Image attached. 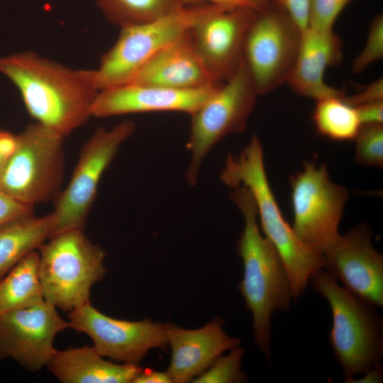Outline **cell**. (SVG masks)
<instances>
[{
  "instance_id": "6da1fadb",
  "label": "cell",
  "mask_w": 383,
  "mask_h": 383,
  "mask_svg": "<svg viewBox=\"0 0 383 383\" xmlns=\"http://www.w3.org/2000/svg\"><path fill=\"white\" fill-rule=\"evenodd\" d=\"M0 73L18 89L35 122L64 137L91 116L99 91L95 70L72 69L24 51L0 57Z\"/></svg>"
},
{
  "instance_id": "7a4b0ae2",
  "label": "cell",
  "mask_w": 383,
  "mask_h": 383,
  "mask_svg": "<svg viewBox=\"0 0 383 383\" xmlns=\"http://www.w3.org/2000/svg\"><path fill=\"white\" fill-rule=\"evenodd\" d=\"M232 189L231 198L244 220L237 247L243 266L239 290L252 315L255 341L270 359L271 318L275 311L290 309L294 300L291 284L279 254L260 232L250 192L243 186Z\"/></svg>"
},
{
  "instance_id": "3957f363",
  "label": "cell",
  "mask_w": 383,
  "mask_h": 383,
  "mask_svg": "<svg viewBox=\"0 0 383 383\" xmlns=\"http://www.w3.org/2000/svg\"><path fill=\"white\" fill-rule=\"evenodd\" d=\"M228 187L243 186L250 192L262 234L272 243L286 267L294 300L299 297L316 271L323 253L304 243L285 220L266 173L263 150L256 135L238 155H228L220 174Z\"/></svg>"
},
{
  "instance_id": "277c9868",
  "label": "cell",
  "mask_w": 383,
  "mask_h": 383,
  "mask_svg": "<svg viewBox=\"0 0 383 383\" xmlns=\"http://www.w3.org/2000/svg\"><path fill=\"white\" fill-rule=\"evenodd\" d=\"M309 282L331 308L329 343L341 367L344 382H352L355 375L381 365L382 318L376 307L340 286L323 269L313 273Z\"/></svg>"
},
{
  "instance_id": "5b68a950",
  "label": "cell",
  "mask_w": 383,
  "mask_h": 383,
  "mask_svg": "<svg viewBox=\"0 0 383 383\" xmlns=\"http://www.w3.org/2000/svg\"><path fill=\"white\" fill-rule=\"evenodd\" d=\"M38 253L43 298L65 311L89 302L91 287L106 272L104 252L82 229L51 237L39 248Z\"/></svg>"
},
{
  "instance_id": "8992f818",
  "label": "cell",
  "mask_w": 383,
  "mask_h": 383,
  "mask_svg": "<svg viewBox=\"0 0 383 383\" xmlns=\"http://www.w3.org/2000/svg\"><path fill=\"white\" fill-rule=\"evenodd\" d=\"M64 136L37 122L16 135V145L0 174V190L33 207L47 200L62 179Z\"/></svg>"
},
{
  "instance_id": "52a82bcc",
  "label": "cell",
  "mask_w": 383,
  "mask_h": 383,
  "mask_svg": "<svg viewBox=\"0 0 383 383\" xmlns=\"http://www.w3.org/2000/svg\"><path fill=\"white\" fill-rule=\"evenodd\" d=\"M258 95L242 60L236 72L190 114L186 145L191 157L186 180L190 185L196 184L201 165L213 146L226 136L245 129Z\"/></svg>"
},
{
  "instance_id": "ba28073f",
  "label": "cell",
  "mask_w": 383,
  "mask_h": 383,
  "mask_svg": "<svg viewBox=\"0 0 383 383\" xmlns=\"http://www.w3.org/2000/svg\"><path fill=\"white\" fill-rule=\"evenodd\" d=\"M301 33L287 13L271 3L255 10L245 33L242 60L259 95L287 82Z\"/></svg>"
},
{
  "instance_id": "9c48e42d",
  "label": "cell",
  "mask_w": 383,
  "mask_h": 383,
  "mask_svg": "<svg viewBox=\"0 0 383 383\" xmlns=\"http://www.w3.org/2000/svg\"><path fill=\"white\" fill-rule=\"evenodd\" d=\"M202 9L203 4L186 5L150 22L121 28L95 70L99 91L128 83L153 55L187 33Z\"/></svg>"
},
{
  "instance_id": "30bf717a",
  "label": "cell",
  "mask_w": 383,
  "mask_h": 383,
  "mask_svg": "<svg viewBox=\"0 0 383 383\" xmlns=\"http://www.w3.org/2000/svg\"><path fill=\"white\" fill-rule=\"evenodd\" d=\"M292 228L308 246L321 251L339 236L348 189L330 178L326 165L306 162L290 178Z\"/></svg>"
},
{
  "instance_id": "8fae6325",
  "label": "cell",
  "mask_w": 383,
  "mask_h": 383,
  "mask_svg": "<svg viewBox=\"0 0 383 383\" xmlns=\"http://www.w3.org/2000/svg\"><path fill=\"white\" fill-rule=\"evenodd\" d=\"M135 128L134 122L124 121L110 129L98 128L86 142L72 178L51 213L52 236L70 230H82L103 174Z\"/></svg>"
},
{
  "instance_id": "7c38bea8",
  "label": "cell",
  "mask_w": 383,
  "mask_h": 383,
  "mask_svg": "<svg viewBox=\"0 0 383 383\" xmlns=\"http://www.w3.org/2000/svg\"><path fill=\"white\" fill-rule=\"evenodd\" d=\"M68 322L70 328L91 339L101 356L118 363L138 365L150 350L168 345L169 323L148 318L138 321L114 318L98 311L90 301L71 311Z\"/></svg>"
},
{
  "instance_id": "4fadbf2b",
  "label": "cell",
  "mask_w": 383,
  "mask_h": 383,
  "mask_svg": "<svg viewBox=\"0 0 383 383\" xmlns=\"http://www.w3.org/2000/svg\"><path fill=\"white\" fill-rule=\"evenodd\" d=\"M255 11L204 3L189 27L187 33L191 43L216 82L227 81L240 66L245 33Z\"/></svg>"
},
{
  "instance_id": "5bb4252c",
  "label": "cell",
  "mask_w": 383,
  "mask_h": 383,
  "mask_svg": "<svg viewBox=\"0 0 383 383\" xmlns=\"http://www.w3.org/2000/svg\"><path fill=\"white\" fill-rule=\"evenodd\" d=\"M67 328L69 322L45 301L0 313V359H11L26 370L39 371L56 350L55 338Z\"/></svg>"
},
{
  "instance_id": "9a60e30c",
  "label": "cell",
  "mask_w": 383,
  "mask_h": 383,
  "mask_svg": "<svg viewBox=\"0 0 383 383\" xmlns=\"http://www.w3.org/2000/svg\"><path fill=\"white\" fill-rule=\"evenodd\" d=\"M365 223L353 227L323 251V269L343 287L374 306H383V255Z\"/></svg>"
},
{
  "instance_id": "2e32d148",
  "label": "cell",
  "mask_w": 383,
  "mask_h": 383,
  "mask_svg": "<svg viewBox=\"0 0 383 383\" xmlns=\"http://www.w3.org/2000/svg\"><path fill=\"white\" fill-rule=\"evenodd\" d=\"M221 84L199 89L177 90L126 83L100 90L91 106V116L104 118L157 111H179L190 115Z\"/></svg>"
},
{
  "instance_id": "e0dca14e",
  "label": "cell",
  "mask_w": 383,
  "mask_h": 383,
  "mask_svg": "<svg viewBox=\"0 0 383 383\" xmlns=\"http://www.w3.org/2000/svg\"><path fill=\"white\" fill-rule=\"evenodd\" d=\"M223 324L220 318L197 329L169 323L168 345L172 355L167 371L173 382H192L224 352L240 344L239 338L224 331Z\"/></svg>"
},
{
  "instance_id": "ac0fdd59",
  "label": "cell",
  "mask_w": 383,
  "mask_h": 383,
  "mask_svg": "<svg viewBox=\"0 0 383 383\" xmlns=\"http://www.w3.org/2000/svg\"><path fill=\"white\" fill-rule=\"evenodd\" d=\"M128 83L192 90L223 82H216L211 76L194 49L187 32L182 38L148 60Z\"/></svg>"
},
{
  "instance_id": "d6986e66",
  "label": "cell",
  "mask_w": 383,
  "mask_h": 383,
  "mask_svg": "<svg viewBox=\"0 0 383 383\" xmlns=\"http://www.w3.org/2000/svg\"><path fill=\"white\" fill-rule=\"evenodd\" d=\"M342 56V43L333 30L307 28L302 31L297 55L287 82L296 94L316 101L343 94L341 90L324 81L327 68L339 64Z\"/></svg>"
},
{
  "instance_id": "ffe728a7",
  "label": "cell",
  "mask_w": 383,
  "mask_h": 383,
  "mask_svg": "<svg viewBox=\"0 0 383 383\" xmlns=\"http://www.w3.org/2000/svg\"><path fill=\"white\" fill-rule=\"evenodd\" d=\"M46 367L63 383H131L143 368L105 360L92 346L55 350Z\"/></svg>"
},
{
  "instance_id": "44dd1931",
  "label": "cell",
  "mask_w": 383,
  "mask_h": 383,
  "mask_svg": "<svg viewBox=\"0 0 383 383\" xmlns=\"http://www.w3.org/2000/svg\"><path fill=\"white\" fill-rule=\"evenodd\" d=\"M51 213H33L13 218L0 226V280L22 259L38 250L52 236Z\"/></svg>"
},
{
  "instance_id": "7402d4cb",
  "label": "cell",
  "mask_w": 383,
  "mask_h": 383,
  "mask_svg": "<svg viewBox=\"0 0 383 383\" xmlns=\"http://www.w3.org/2000/svg\"><path fill=\"white\" fill-rule=\"evenodd\" d=\"M44 301L39 278V253L35 250L0 280V313Z\"/></svg>"
},
{
  "instance_id": "603a6c76",
  "label": "cell",
  "mask_w": 383,
  "mask_h": 383,
  "mask_svg": "<svg viewBox=\"0 0 383 383\" xmlns=\"http://www.w3.org/2000/svg\"><path fill=\"white\" fill-rule=\"evenodd\" d=\"M312 118L318 133L335 141L353 140L361 127L356 108L344 94L317 100Z\"/></svg>"
},
{
  "instance_id": "cb8c5ba5",
  "label": "cell",
  "mask_w": 383,
  "mask_h": 383,
  "mask_svg": "<svg viewBox=\"0 0 383 383\" xmlns=\"http://www.w3.org/2000/svg\"><path fill=\"white\" fill-rule=\"evenodd\" d=\"M94 1L105 17L121 28L150 22L184 6L179 0Z\"/></svg>"
},
{
  "instance_id": "d4e9b609",
  "label": "cell",
  "mask_w": 383,
  "mask_h": 383,
  "mask_svg": "<svg viewBox=\"0 0 383 383\" xmlns=\"http://www.w3.org/2000/svg\"><path fill=\"white\" fill-rule=\"evenodd\" d=\"M244 350L237 345L226 355L218 357L201 374L192 382L195 383H236L247 382L241 370Z\"/></svg>"
},
{
  "instance_id": "484cf974",
  "label": "cell",
  "mask_w": 383,
  "mask_h": 383,
  "mask_svg": "<svg viewBox=\"0 0 383 383\" xmlns=\"http://www.w3.org/2000/svg\"><path fill=\"white\" fill-rule=\"evenodd\" d=\"M355 160L358 165L382 168L383 125L361 126L355 138Z\"/></svg>"
},
{
  "instance_id": "4316f807",
  "label": "cell",
  "mask_w": 383,
  "mask_h": 383,
  "mask_svg": "<svg viewBox=\"0 0 383 383\" xmlns=\"http://www.w3.org/2000/svg\"><path fill=\"white\" fill-rule=\"evenodd\" d=\"M351 1L309 0L307 28L322 31L333 30L335 21Z\"/></svg>"
},
{
  "instance_id": "83f0119b",
  "label": "cell",
  "mask_w": 383,
  "mask_h": 383,
  "mask_svg": "<svg viewBox=\"0 0 383 383\" xmlns=\"http://www.w3.org/2000/svg\"><path fill=\"white\" fill-rule=\"evenodd\" d=\"M383 57V16L377 15L372 20L366 43L353 63V71L362 72Z\"/></svg>"
},
{
  "instance_id": "f1b7e54d",
  "label": "cell",
  "mask_w": 383,
  "mask_h": 383,
  "mask_svg": "<svg viewBox=\"0 0 383 383\" xmlns=\"http://www.w3.org/2000/svg\"><path fill=\"white\" fill-rule=\"evenodd\" d=\"M287 13L303 31L308 27L309 0H268Z\"/></svg>"
},
{
  "instance_id": "f546056e",
  "label": "cell",
  "mask_w": 383,
  "mask_h": 383,
  "mask_svg": "<svg viewBox=\"0 0 383 383\" xmlns=\"http://www.w3.org/2000/svg\"><path fill=\"white\" fill-rule=\"evenodd\" d=\"M30 213H33V207L18 201L0 190V226Z\"/></svg>"
},
{
  "instance_id": "4dcf8cb0",
  "label": "cell",
  "mask_w": 383,
  "mask_h": 383,
  "mask_svg": "<svg viewBox=\"0 0 383 383\" xmlns=\"http://www.w3.org/2000/svg\"><path fill=\"white\" fill-rule=\"evenodd\" d=\"M345 100L352 106L356 107L360 105L383 101V81L379 79L363 88L358 93L345 97Z\"/></svg>"
},
{
  "instance_id": "1f68e13d",
  "label": "cell",
  "mask_w": 383,
  "mask_h": 383,
  "mask_svg": "<svg viewBox=\"0 0 383 383\" xmlns=\"http://www.w3.org/2000/svg\"><path fill=\"white\" fill-rule=\"evenodd\" d=\"M355 108L361 126L383 123V101L366 104Z\"/></svg>"
},
{
  "instance_id": "d6a6232c",
  "label": "cell",
  "mask_w": 383,
  "mask_h": 383,
  "mask_svg": "<svg viewBox=\"0 0 383 383\" xmlns=\"http://www.w3.org/2000/svg\"><path fill=\"white\" fill-rule=\"evenodd\" d=\"M184 6L195 3H207L226 8L243 7L254 10L269 2L268 0H179Z\"/></svg>"
},
{
  "instance_id": "836d02e7",
  "label": "cell",
  "mask_w": 383,
  "mask_h": 383,
  "mask_svg": "<svg viewBox=\"0 0 383 383\" xmlns=\"http://www.w3.org/2000/svg\"><path fill=\"white\" fill-rule=\"evenodd\" d=\"M16 145V135L0 130V174Z\"/></svg>"
},
{
  "instance_id": "e575fe53",
  "label": "cell",
  "mask_w": 383,
  "mask_h": 383,
  "mask_svg": "<svg viewBox=\"0 0 383 383\" xmlns=\"http://www.w3.org/2000/svg\"><path fill=\"white\" fill-rule=\"evenodd\" d=\"M172 379L167 372L144 370L137 375L133 383H172Z\"/></svg>"
},
{
  "instance_id": "d590c367",
  "label": "cell",
  "mask_w": 383,
  "mask_h": 383,
  "mask_svg": "<svg viewBox=\"0 0 383 383\" xmlns=\"http://www.w3.org/2000/svg\"><path fill=\"white\" fill-rule=\"evenodd\" d=\"M355 382H380L382 380V367L381 365L363 374V377Z\"/></svg>"
}]
</instances>
